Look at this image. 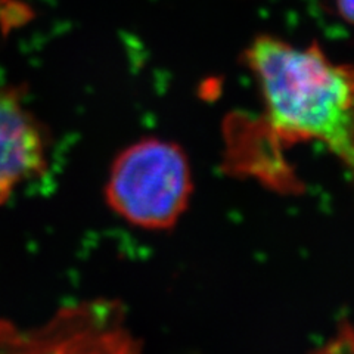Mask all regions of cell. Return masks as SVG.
<instances>
[{"label": "cell", "mask_w": 354, "mask_h": 354, "mask_svg": "<svg viewBox=\"0 0 354 354\" xmlns=\"http://www.w3.org/2000/svg\"><path fill=\"white\" fill-rule=\"evenodd\" d=\"M335 12L348 24L353 22V0H332Z\"/></svg>", "instance_id": "5"}, {"label": "cell", "mask_w": 354, "mask_h": 354, "mask_svg": "<svg viewBox=\"0 0 354 354\" xmlns=\"http://www.w3.org/2000/svg\"><path fill=\"white\" fill-rule=\"evenodd\" d=\"M31 17V9L27 5L10 0L0 10V26L3 28V35H8L9 30L24 24Z\"/></svg>", "instance_id": "4"}, {"label": "cell", "mask_w": 354, "mask_h": 354, "mask_svg": "<svg viewBox=\"0 0 354 354\" xmlns=\"http://www.w3.org/2000/svg\"><path fill=\"white\" fill-rule=\"evenodd\" d=\"M245 62L260 86L272 129L286 140H316L353 164V71L319 44L298 48L259 36Z\"/></svg>", "instance_id": "1"}, {"label": "cell", "mask_w": 354, "mask_h": 354, "mask_svg": "<svg viewBox=\"0 0 354 354\" xmlns=\"http://www.w3.org/2000/svg\"><path fill=\"white\" fill-rule=\"evenodd\" d=\"M192 194L185 151L173 142L145 139L121 152L111 167L106 201L130 225L149 230L174 226Z\"/></svg>", "instance_id": "2"}, {"label": "cell", "mask_w": 354, "mask_h": 354, "mask_svg": "<svg viewBox=\"0 0 354 354\" xmlns=\"http://www.w3.org/2000/svg\"><path fill=\"white\" fill-rule=\"evenodd\" d=\"M46 167V145L36 118L12 87H0V205L22 182Z\"/></svg>", "instance_id": "3"}]
</instances>
